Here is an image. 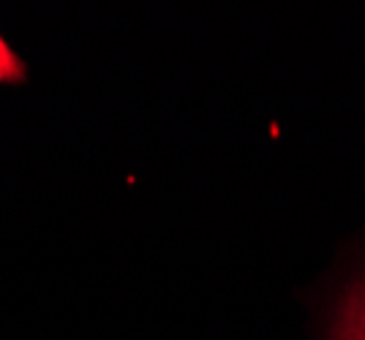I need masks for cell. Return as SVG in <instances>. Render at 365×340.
<instances>
[{"instance_id": "6da1fadb", "label": "cell", "mask_w": 365, "mask_h": 340, "mask_svg": "<svg viewBox=\"0 0 365 340\" xmlns=\"http://www.w3.org/2000/svg\"><path fill=\"white\" fill-rule=\"evenodd\" d=\"M338 340H365V283L354 289L338 322Z\"/></svg>"}, {"instance_id": "7a4b0ae2", "label": "cell", "mask_w": 365, "mask_h": 340, "mask_svg": "<svg viewBox=\"0 0 365 340\" xmlns=\"http://www.w3.org/2000/svg\"><path fill=\"white\" fill-rule=\"evenodd\" d=\"M22 77H25V65L0 38V82H19Z\"/></svg>"}]
</instances>
